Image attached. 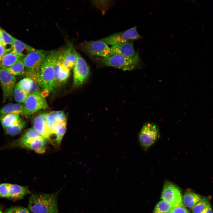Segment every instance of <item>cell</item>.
Listing matches in <instances>:
<instances>
[{"mask_svg": "<svg viewBox=\"0 0 213 213\" xmlns=\"http://www.w3.org/2000/svg\"><path fill=\"white\" fill-rule=\"evenodd\" d=\"M57 193H36L29 198L28 208L33 213H58Z\"/></svg>", "mask_w": 213, "mask_h": 213, "instance_id": "cell-1", "label": "cell"}, {"mask_svg": "<svg viewBox=\"0 0 213 213\" xmlns=\"http://www.w3.org/2000/svg\"><path fill=\"white\" fill-rule=\"evenodd\" d=\"M57 52L52 51L48 54L40 70L39 85L43 89H47L50 91L56 87L54 65Z\"/></svg>", "mask_w": 213, "mask_h": 213, "instance_id": "cell-2", "label": "cell"}, {"mask_svg": "<svg viewBox=\"0 0 213 213\" xmlns=\"http://www.w3.org/2000/svg\"><path fill=\"white\" fill-rule=\"evenodd\" d=\"M160 131L156 124L147 122L143 125L138 136L139 144L143 149L147 150L158 139Z\"/></svg>", "mask_w": 213, "mask_h": 213, "instance_id": "cell-3", "label": "cell"}, {"mask_svg": "<svg viewBox=\"0 0 213 213\" xmlns=\"http://www.w3.org/2000/svg\"><path fill=\"white\" fill-rule=\"evenodd\" d=\"M101 60L106 66L112 67L123 71L130 70L135 69L140 61L139 57L131 58L119 54H110L102 57Z\"/></svg>", "mask_w": 213, "mask_h": 213, "instance_id": "cell-4", "label": "cell"}, {"mask_svg": "<svg viewBox=\"0 0 213 213\" xmlns=\"http://www.w3.org/2000/svg\"><path fill=\"white\" fill-rule=\"evenodd\" d=\"M23 115L29 116L37 111L47 109L49 106L44 97L40 93H35L28 94L23 104Z\"/></svg>", "mask_w": 213, "mask_h": 213, "instance_id": "cell-5", "label": "cell"}, {"mask_svg": "<svg viewBox=\"0 0 213 213\" xmlns=\"http://www.w3.org/2000/svg\"><path fill=\"white\" fill-rule=\"evenodd\" d=\"M73 68V86L77 88L86 82L90 76V71L86 62L78 54Z\"/></svg>", "mask_w": 213, "mask_h": 213, "instance_id": "cell-6", "label": "cell"}, {"mask_svg": "<svg viewBox=\"0 0 213 213\" xmlns=\"http://www.w3.org/2000/svg\"><path fill=\"white\" fill-rule=\"evenodd\" d=\"M141 37L138 33L136 27L135 26L125 31L113 34L101 40L107 44L113 46Z\"/></svg>", "mask_w": 213, "mask_h": 213, "instance_id": "cell-7", "label": "cell"}, {"mask_svg": "<svg viewBox=\"0 0 213 213\" xmlns=\"http://www.w3.org/2000/svg\"><path fill=\"white\" fill-rule=\"evenodd\" d=\"M49 52L42 50H36L29 53L22 58L26 70L39 71L45 58Z\"/></svg>", "mask_w": 213, "mask_h": 213, "instance_id": "cell-8", "label": "cell"}, {"mask_svg": "<svg viewBox=\"0 0 213 213\" xmlns=\"http://www.w3.org/2000/svg\"><path fill=\"white\" fill-rule=\"evenodd\" d=\"M83 50L92 56L105 57L111 54L110 48L101 40L95 41L85 42L81 45Z\"/></svg>", "mask_w": 213, "mask_h": 213, "instance_id": "cell-9", "label": "cell"}, {"mask_svg": "<svg viewBox=\"0 0 213 213\" xmlns=\"http://www.w3.org/2000/svg\"><path fill=\"white\" fill-rule=\"evenodd\" d=\"M161 196L162 200L168 202L174 207L183 204L179 189L170 182H167L164 185Z\"/></svg>", "mask_w": 213, "mask_h": 213, "instance_id": "cell-10", "label": "cell"}, {"mask_svg": "<svg viewBox=\"0 0 213 213\" xmlns=\"http://www.w3.org/2000/svg\"><path fill=\"white\" fill-rule=\"evenodd\" d=\"M16 79L6 69L0 68V84L3 94V102L10 98L13 94Z\"/></svg>", "mask_w": 213, "mask_h": 213, "instance_id": "cell-11", "label": "cell"}, {"mask_svg": "<svg viewBox=\"0 0 213 213\" xmlns=\"http://www.w3.org/2000/svg\"><path fill=\"white\" fill-rule=\"evenodd\" d=\"M110 54H119L128 57H139V54L136 52L132 42L130 41L115 45L110 48Z\"/></svg>", "mask_w": 213, "mask_h": 213, "instance_id": "cell-12", "label": "cell"}, {"mask_svg": "<svg viewBox=\"0 0 213 213\" xmlns=\"http://www.w3.org/2000/svg\"><path fill=\"white\" fill-rule=\"evenodd\" d=\"M55 81L56 87L64 84L69 78L70 70L64 66L62 64L59 57L58 52L54 65Z\"/></svg>", "mask_w": 213, "mask_h": 213, "instance_id": "cell-13", "label": "cell"}, {"mask_svg": "<svg viewBox=\"0 0 213 213\" xmlns=\"http://www.w3.org/2000/svg\"><path fill=\"white\" fill-rule=\"evenodd\" d=\"M46 113L39 114L36 116L33 121V128L46 140H50V130L46 122Z\"/></svg>", "mask_w": 213, "mask_h": 213, "instance_id": "cell-14", "label": "cell"}, {"mask_svg": "<svg viewBox=\"0 0 213 213\" xmlns=\"http://www.w3.org/2000/svg\"><path fill=\"white\" fill-rule=\"evenodd\" d=\"M63 64L71 70L73 68L76 62L78 53L71 46L64 51L58 52Z\"/></svg>", "mask_w": 213, "mask_h": 213, "instance_id": "cell-15", "label": "cell"}, {"mask_svg": "<svg viewBox=\"0 0 213 213\" xmlns=\"http://www.w3.org/2000/svg\"><path fill=\"white\" fill-rule=\"evenodd\" d=\"M9 193V198L16 200L23 199L25 196L30 193V191L27 187L10 184Z\"/></svg>", "mask_w": 213, "mask_h": 213, "instance_id": "cell-16", "label": "cell"}, {"mask_svg": "<svg viewBox=\"0 0 213 213\" xmlns=\"http://www.w3.org/2000/svg\"><path fill=\"white\" fill-rule=\"evenodd\" d=\"M43 137L30 139L24 147L32 150L38 154H43L46 151V142Z\"/></svg>", "mask_w": 213, "mask_h": 213, "instance_id": "cell-17", "label": "cell"}, {"mask_svg": "<svg viewBox=\"0 0 213 213\" xmlns=\"http://www.w3.org/2000/svg\"><path fill=\"white\" fill-rule=\"evenodd\" d=\"M35 49L22 41L15 38L12 51L20 57H25Z\"/></svg>", "mask_w": 213, "mask_h": 213, "instance_id": "cell-18", "label": "cell"}, {"mask_svg": "<svg viewBox=\"0 0 213 213\" xmlns=\"http://www.w3.org/2000/svg\"><path fill=\"white\" fill-rule=\"evenodd\" d=\"M21 58L13 51L7 52L0 58V68H8Z\"/></svg>", "mask_w": 213, "mask_h": 213, "instance_id": "cell-19", "label": "cell"}, {"mask_svg": "<svg viewBox=\"0 0 213 213\" xmlns=\"http://www.w3.org/2000/svg\"><path fill=\"white\" fill-rule=\"evenodd\" d=\"M23 104L19 103H9L4 105L0 109V114H12L23 115Z\"/></svg>", "mask_w": 213, "mask_h": 213, "instance_id": "cell-20", "label": "cell"}, {"mask_svg": "<svg viewBox=\"0 0 213 213\" xmlns=\"http://www.w3.org/2000/svg\"><path fill=\"white\" fill-rule=\"evenodd\" d=\"M201 196L196 193L188 192H186L182 198L183 204L186 207L192 208L201 199Z\"/></svg>", "mask_w": 213, "mask_h": 213, "instance_id": "cell-21", "label": "cell"}, {"mask_svg": "<svg viewBox=\"0 0 213 213\" xmlns=\"http://www.w3.org/2000/svg\"><path fill=\"white\" fill-rule=\"evenodd\" d=\"M51 134H55L56 141L58 144H59L66 130V122L56 123L51 127Z\"/></svg>", "mask_w": 213, "mask_h": 213, "instance_id": "cell-22", "label": "cell"}, {"mask_svg": "<svg viewBox=\"0 0 213 213\" xmlns=\"http://www.w3.org/2000/svg\"><path fill=\"white\" fill-rule=\"evenodd\" d=\"M21 120L20 116L18 114H0V122L4 129L18 123Z\"/></svg>", "mask_w": 213, "mask_h": 213, "instance_id": "cell-23", "label": "cell"}, {"mask_svg": "<svg viewBox=\"0 0 213 213\" xmlns=\"http://www.w3.org/2000/svg\"><path fill=\"white\" fill-rule=\"evenodd\" d=\"M1 36L2 44L7 52L12 51L15 38L3 29H1Z\"/></svg>", "mask_w": 213, "mask_h": 213, "instance_id": "cell-24", "label": "cell"}, {"mask_svg": "<svg viewBox=\"0 0 213 213\" xmlns=\"http://www.w3.org/2000/svg\"><path fill=\"white\" fill-rule=\"evenodd\" d=\"M25 68L22 58H21L10 67L5 69L11 75L15 76L22 74Z\"/></svg>", "mask_w": 213, "mask_h": 213, "instance_id": "cell-25", "label": "cell"}, {"mask_svg": "<svg viewBox=\"0 0 213 213\" xmlns=\"http://www.w3.org/2000/svg\"><path fill=\"white\" fill-rule=\"evenodd\" d=\"M25 126V122L21 120L18 123L9 126L6 128V133L9 135L14 136L19 133Z\"/></svg>", "mask_w": 213, "mask_h": 213, "instance_id": "cell-26", "label": "cell"}, {"mask_svg": "<svg viewBox=\"0 0 213 213\" xmlns=\"http://www.w3.org/2000/svg\"><path fill=\"white\" fill-rule=\"evenodd\" d=\"M173 207L168 202L162 200L156 204L153 213H166L171 211Z\"/></svg>", "mask_w": 213, "mask_h": 213, "instance_id": "cell-27", "label": "cell"}, {"mask_svg": "<svg viewBox=\"0 0 213 213\" xmlns=\"http://www.w3.org/2000/svg\"><path fill=\"white\" fill-rule=\"evenodd\" d=\"M33 83L32 80L26 77L21 80L16 84L21 89L28 95L30 94Z\"/></svg>", "mask_w": 213, "mask_h": 213, "instance_id": "cell-28", "label": "cell"}, {"mask_svg": "<svg viewBox=\"0 0 213 213\" xmlns=\"http://www.w3.org/2000/svg\"><path fill=\"white\" fill-rule=\"evenodd\" d=\"M15 101L19 103H24L28 95L21 89L16 84L14 87L13 94Z\"/></svg>", "mask_w": 213, "mask_h": 213, "instance_id": "cell-29", "label": "cell"}, {"mask_svg": "<svg viewBox=\"0 0 213 213\" xmlns=\"http://www.w3.org/2000/svg\"><path fill=\"white\" fill-rule=\"evenodd\" d=\"M209 203L208 199L203 197L201 200L191 209L193 213H201L208 205Z\"/></svg>", "mask_w": 213, "mask_h": 213, "instance_id": "cell-30", "label": "cell"}, {"mask_svg": "<svg viewBox=\"0 0 213 213\" xmlns=\"http://www.w3.org/2000/svg\"><path fill=\"white\" fill-rule=\"evenodd\" d=\"M93 3L98 8L102 13H104L111 4V1L94 0Z\"/></svg>", "mask_w": 213, "mask_h": 213, "instance_id": "cell-31", "label": "cell"}, {"mask_svg": "<svg viewBox=\"0 0 213 213\" xmlns=\"http://www.w3.org/2000/svg\"><path fill=\"white\" fill-rule=\"evenodd\" d=\"M57 117V111L51 112L46 114V124L50 131L51 126L56 122Z\"/></svg>", "mask_w": 213, "mask_h": 213, "instance_id": "cell-32", "label": "cell"}, {"mask_svg": "<svg viewBox=\"0 0 213 213\" xmlns=\"http://www.w3.org/2000/svg\"><path fill=\"white\" fill-rule=\"evenodd\" d=\"M4 213H30L29 210L25 207L17 206L7 209Z\"/></svg>", "mask_w": 213, "mask_h": 213, "instance_id": "cell-33", "label": "cell"}, {"mask_svg": "<svg viewBox=\"0 0 213 213\" xmlns=\"http://www.w3.org/2000/svg\"><path fill=\"white\" fill-rule=\"evenodd\" d=\"M10 184L2 183L0 184V197L9 198V189Z\"/></svg>", "mask_w": 213, "mask_h": 213, "instance_id": "cell-34", "label": "cell"}, {"mask_svg": "<svg viewBox=\"0 0 213 213\" xmlns=\"http://www.w3.org/2000/svg\"><path fill=\"white\" fill-rule=\"evenodd\" d=\"M171 212L172 213H190L183 204L173 207Z\"/></svg>", "mask_w": 213, "mask_h": 213, "instance_id": "cell-35", "label": "cell"}, {"mask_svg": "<svg viewBox=\"0 0 213 213\" xmlns=\"http://www.w3.org/2000/svg\"><path fill=\"white\" fill-rule=\"evenodd\" d=\"M65 122H66V117L64 113L61 115H57L56 122L63 123Z\"/></svg>", "mask_w": 213, "mask_h": 213, "instance_id": "cell-36", "label": "cell"}, {"mask_svg": "<svg viewBox=\"0 0 213 213\" xmlns=\"http://www.w3.org/2000/svg\"><path fill=\"white\" fill-rule=\"evenodd\" d=\"M7 52L5 48L2 44H0V58Z\"/></svg>", "mask_w": 213, "mask_h": 213, "instance_id": "cell-37", "label": "cell"}, {"mask_svg": "<svg viewBox=\"0 0 213 213\" xmlns=\"http://www.w3.org/2000/svg\"><path fill=\"white\" fill-rule=\"evenodd\" d=\"M201 213H213L212 210L210 203H209Z\"/></svg>", "mask_w": 213, "mask_h": 213, "instance_id": "cell-38", "label": "cell"}, {"mask_svg": "<svg viewBox=\"0 0 213 213\" xmlns=\"http://www.w3.org/2000/svg\"><path fill=\"white\" fill-rule=\"evenodd\" d=\"M172 213V212H171V211L168 212H167V213Z\"/></svg>", "mask_w": 213, "mask_h": 213, "instance_id": "cell-39", "label": "cell"}, {"mask_svg": "<svg viewBox=\"0 0 213 213\" xmlns=\"http://www.w3.org/2000/svg\"><path fill=\"white\" fill-rule=\"evenodd\" d=\"M0 213H2L1 210L0 209Z\"/></svg>", "mask_w": 213, "mask_h": 213, "instance_id": "cell-40", "label": "cell"}, {"mask_svg": "<svg viewBox=\"0 0 213 213\" xmlns=\"http://www.w3.org/2000/svg\"><path fill=\"white\" fill-rule=\"evenodd\" d=\"M1 29L0 28V33H1Z\"/></svg>", "mask_w": 213, "mask_h": 213, "instance_id": "cell-41", "label": "cell"}]
</instances>
